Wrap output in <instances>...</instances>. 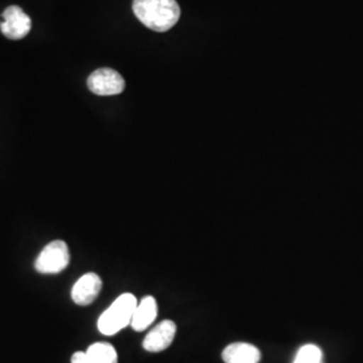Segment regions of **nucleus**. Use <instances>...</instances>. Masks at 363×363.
Listing matches in <instances>:
<instances>
[{
    "label": "nucleus",
    "instance_id": "obj_10",
    "mask_svg": "<svg viewBox=\"0 0 363 363\" xmlns=\"http://www.w3.org/2000/svg\"><path fill=\"white\" fill-rule=\"evenodd\" d=\"M85 352L86 363H118L115 347L105 342L93 343Z\"/></svg>",
    "mask_w": 363,
    "mask_h": 363
},
{
    "label": "nucleus",
    "instance_id": "obj_12",
    "mask_svg": "<svg viewBox=\"0 0 363 363\" xmlns=\"http://www.w3.org/2000/svg\"><path fill=\"white\" fill-rule=\"evenodd\" d=\"M72 363H86V352L77 351L72 355Z\"/></svg>",
    "mask_w": 363,
    "mask_h": 363
},
{
    "label": "nucleus",
    "instance_id": "obj_2",
    "mask_svg": "<svg viewBox=\"0 0 363 363\" xmlns=\"http://www.w3.org/2000/svg\"><path fill=\"white\" fill-rule=\"evenodd\" d=\"M138 306V298H135L132 294H123L111 304L108 310L103 312L100 316L97 327L99 331L106 335L112 337L117 333H120L123 328L127 325H130L132 316L135 308Z\"/></svg>",
    "mask_w": 363,
    "mask_h": 363
},
{
    "label": "nucleus",
    "instance_id": "obj_8",
    "mask_svg": "<svg viewBox=\"0 0 363 363\" xmlns=\"http://www.w3.org/2000/svg\"><path fill=\"white\" fill-rule=\"evenodd\" d=\"M222 361L225 363H259L261 351L250 343L237 342L222 351Z\"/></svg>",
    "mask_w": 363,
    "mask_h": 363
},
{
    "label": "nucleus",
    "instance_id": "obj_1",
    "mask_svg": "<svg viewBox=\"0 0 363 363\" xmlns=\"http://www.w3.org/2000/svg\"><path fill=\"white\" fill-rule=\"evenodd\" d=\"M132 9L144 26L157 33L169 31L181 18L177 0H133Z\"/></svg>",
    "mask_w": 363,
    "mask_h": 363
},
{
    "label": "nucleus",
    "instance_id": "obj_3",
    "mask_svg": "<svg viewBox=\"0 0 363 363\" xmlns=\"http://www.w3.org/2000/svg\"><path fill=\"white\" fill-rule=\"evenodd\" d=\"M70 261L65 241L55 240L42 249L35 259V269L43 274H55L66 269Z\"/></svg>",
    "mask_w": 363,
    "mask_h": 363
},
{
    "label": "nucleus",
    "instance_id": "obj_11",
    "mask_svg": "<svg viewBox=\"0 0 363 363\" xmlns=\"http://www.w3.org/2000/svg\"><path fill=\"white\" fill-rule=\"evenodd\" d=\"M323 352L315 345H306L300 347L294 363H322Z\"/></svg>",
    "mask_w": 363,
    "mask_h": 363
},
{
    "label": "nucleus",
    "instance_id": "obj_5",
    "mask_svg": "<svg viewBox=\"0 0 363 363\" xmlns=\"http://www.w3.org/2000/svg\"><path fill=\"white\" fill-rule=\"evenodd\" d=\"M1 18L3 22L0 23V30L9 39L19 40L25 38L31 30L30 16L18 6L6 9L4 13H1Z\"/></svg>",
    "mask_w": 363,
    "mask_h": 363
},
{
    "label": "nucleus",
    "instance_id": "obj_9",
    "mask_svg": "<svg viewBox=\"0 0 363 363\" xmlns=\"http://www.w3.org/2000/svg\"><path fill=\"white\" fill-rule=\"evenodd\" d=\"M156 316H157V303L155 298L145 296L140 301H138V306L132 316L130 327L139 333L144 331L155 322Z\"/></svg>",
    "mask_w": 363,
    "mask_h": 363
},
{
    "label": "nucleus",
    "instance_id": "obj_4",
    "mask_svg": "<svg viewBox=\"0 0 363 363\" xmlns=\"http://www.w3.org/2000/svg\"><path fill=\"white\" fill-rule=\"evenodd\" d=\"M88 88L97 96H116L125 89V81L116 70L103 67L89 76Z\"/></svg>",
    "mask_w": 363,
    "mask_h": 363
},
{
    "label": "nucleus",
    "instance_id": "obj_6",
    "mask_svg": "<svg viewBox=\"0 0 363 363\" xmlns=\"http://www.w3.org/2000/svg\"><path fill=\"white\" fill-rule=\"evenodd\" d=\"M177 335V325L172 320H163L156 325L144 337V350L160 352L169 349Z\"/></svg>",
    "mask_w": 363,
    "mask_h": 363
},
{
    "label": "nucleus",
    "instance_id": "obj_7",
    "mask_svg": "<svg viewBox=\"0 0 363 363\" xmlns=\"http://www.w3.org/2000/svg\"><path fill=\"white\" fill-rule=\"evenodd\" d=\"M103 281L99 274L86 273L79 277L72 289V298L78 306H89L100 295Z\"/></svg>",
    "mask_w": 363,
    "mask_h": 363
}]
</instances>
